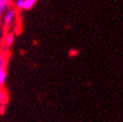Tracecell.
Masks as SVG:
<instances>
[{"label": "cell", "instance_id": "obj_1", "mask_svg": "<svg viewBox=\"0 0 123 122\" xmlns=\"http://www.w3.org/2000/svg\"><path fill=\"white\" fill-rule=\"evenodd\" d=\"M6 13H5V16H4V24L5 26H9L12 23V21L15 19L16 17V10L14 8H7L6 10Z\"/></svg>", "mask_w": 123, "mask_h": 122}, {"label": "cell", "instance_id": "obj_2", "mask_svg": "<svg viewBox=\"0 0 123 122\" xmlns=\"http://www.w3.org/2000/svg\"><path fill=\"white\" fill-rule=\"evenodd\" d=\"M36 1H37V0H25L22 9H24V10H29V9H31L34 6V4L36 3Z\"/></svg>", "mask_w": 123, "mask_h": 122}, {"label": "cell", "instance_id": "obj_3", "mask_svg": "<svg viewBox=\"0 0 123 122\" xmlns=\"http://www.w3.org/2000/svg\"><path fill=\"white\" fill-rule=\"evenodd\" d=\"M7 77V73H6V68H0V86L4 85Z\"/></svg>", "mask_w": 123, "mask_h": 122}, {"label": "cell", "instance_id": "obj_4", "mask_svg": "<svg viewBox=\"0 0 123 122\" xmlns=\"http://www.w3.org/2000/svg\"><path fill=\"white\" fill-rule=\"evenodd\" d=\"M14 42V36L12 34H7L5 37V47H10Z\"/></svg>", "mask_w": 123, "mask_h": 122}, {"label": "cell", "instance_id": "obj_5", "mask_svg": "<svg viewBox=\"0 0 123 122\" xmlns=\"http://www.w3.org/2000/svg\"><path fill=\"white\" fill-rule=\"evenodd\" d=\"M0 68H6V60L4 55H0Z\"/></svg>", "mask_w": 123, "mask_h": 122}, {"label": "cell", "instance_id": "obj_6", "mask_svg": "<svg viewBox=\"0 0 123 122\" xmlns=\"http://www.w3.org/2000/svg\"><path fill=\"white\" fill-rule=\"evenodd\" d=\"M25 0H15V6L18 9H22L23 8V4H24Z\"/></svg>", "mask_w": 123, "mask_h": 122}, {"label": "cell", "instance_id": "obj_7", "mask_svg": "<svg viewBox=\"0 0 123 122\" xmlns=\"http://www.w3.org/2000/svg\"><path fill=\"white\" fill-rule=\"evenodd\" d=\"M69 54H70V56H75L76 54H77V51H74V50H70Z\"/></svg>", "mask_w": 123, "mask_h": 122}, {"label": "cell", "instance_id": "obj_8", "mask_svg": "<svg viewBox=\"0 0 123 122\" xmlns=\"http://www.w3.org/2000/svg\"><path fill=\"white\" fill-rule=\"evenodd\" d=\"M0 2H1V0H0Z\"/></svg>", "mask_w": 123, "mask_h": 122}]
</instances>
